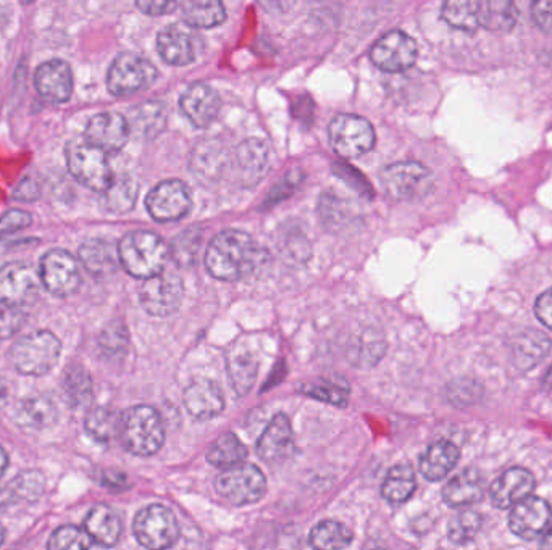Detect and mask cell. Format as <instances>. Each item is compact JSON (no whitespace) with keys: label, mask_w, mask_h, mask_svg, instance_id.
<instances>
[{"label":"cell","mask_w":552,"mask_h":550,"mask_svg":"<svg viewBox=\"0 0 552 550\" xmlns=\"http://www.w3.org/2000/svg\"><path fill=\"white\" fill-rule=\"evenodd\" d=\"M136 5L141 12L151 17L167 15L175 9L176 0H136Z\"/></svg>","instance_id":"obj_53"},{"label":"cell","mask_w":552,"mask_h":550,"mask_svg":"<svg viewBox=\"0 0 552 550\" xmlns=\"http://www.w3.org/2000/svg\"><path fill=\"white\" fill-rule=\"evenodd\" d=\"M535 313L538 320L543 323L548 330L552 331V288L543 292L535 304Z\"/></svg>","instance_id":"obj_54"},{"label":"cell","mask_w":552,"mask_h":550,"mask_svg":"<svg viewBox=\"0 0 552 550\" xmlns=\"http://www.w3.org/2000/svg\"><path fill=\"white\" fill-rule=\"evenodd\" d=\"M41 275L30 263L13 262L0 270V302L12 307H25L38 299Z\"/></svg>","instance_id":"obj_11"},{"label":"cell","mask_w":552,"mask_h":550,"mask_svg":"<svg viewBox=\"0 0 552 550\" xmlns=\"http://www.w3.org/2000/svg\"><path fill=\"white\" fill-rule=\"evenodd\" d=\"M541 546L546 547V549H552V523L549 526L548 531L541 536Z\"/></svg>","instance_id":"obj_58"},{"label":"cell","mask_w":552,"mask_h":550,"mask_svg":"<svg viewBox=\"0 0 552 550\" xmlns=\"http://www.w3.org/2000/svg\"><path fill=\"white\" fill-rule=\"evenodd\" d=\"M126 346V333L120 323H113L110 328L104 331L101 336V347H104L107 352H120Z\"/></svg>","instance_id":"obj_51"},{"label":"cell","mask_w":552,"mask_h":550,"mask_svg":"<svg viewBox=\"0 0 552 550\" xmlns=\"http://www.w3.org/2000/svg\"><path fill=\"white\" fill-rule=\"evenodd\" d=\"M184 297L183 281L173 273H159L144 281L139 299L147 313L168 317L178 310Z\"/></svg>","instance_id":"obj_12"},{"label":"cell","mask_w":552,"mask_h":550,"mask_svg":"<svg viewBox=\"0 0 552 550\" xmlns=\"http://www.w3.org/2000/svg\"><path fill=\"white\" fill-rule=\"evenodd\" d=\"M157 70L141 55L122 54L113 60L107 75V88L113 96H131L154 83Z\"/></svg>","instance_id":"obj_10"},{"label":"cell","mask_w":552,"mask_h":550,"mask_svg":"<svg viewBox=\"0 0 552 550\" xmlns=\"http://www.w3.org/2000/svg\"><path fill=\"white\" fill-rule=\"evenodd\" d=\"M485 496V480L477 470H464L454 476L443 489V499L449 507L460 509L477 504Z\"/></svg>","instance_id":"obj_25"},{"label":"cell","mask_w":552,"mask_h":550,"mask_svg":"<svg viewBox=\"0 0 552 550\" xmlns=\"http://www.w3.org/2000/svg\"><path fill=\"white\" fill-rule=\"evenodd\" d=\"M184 405L197 420H210L225 410V396L215 381L197 380L184 391Z\"/></svg>","instance_id":"obj_23"},{"label":"cell","mask_w":552,"mask_h":550,"mask_svg":"<svg viewBox=\"0 0 552 550\" xmlns=\"http://www.w3.org/2000/svg\"><path fill=\"white\" fill-rule=\"evenodd\" d=\"M118 257L131 276L147 280L164 271L168 247L164 239L151 231H133L118 244Z\"/></svg>","instance_id":"obj_2"},{"label":"cell","mask_w":552,"mask_h":550,"mask_svg":"<svg viewBox=\"0 0 552 550\" xmlns=\"http://www.w3.org/2000/svg\"><path fill=\"white\" fill-rule=\"evenodd\" d=\"M478 10L480 0H444L443 18L452 28L473 33L480 28Z\"/></svg>","instance_id":"obj_38"},{"label":"cell","mask_w":552,"mask_h":550,"mask_svg":"<svg viewBox=\"0 0 552 550\" xmlns=\"http://www.w3.org/2000/svg\"><path fill=\"white\" fill-rule=\"evenodd\" d=\"M13 500H15V497H13L10 486H7V488H0V509H4L7 505L12 504Z\"/></svg>","instance_id":"obj_56"},{"label":"cell","mask_w":552,"mask_h":550,"mask_svg":"<svg viewBox=\"0 0 552 550\" xmlns=\"http://www.w3.org/2000/svg\"><path fill=\"white\" fill-rule=\"evenodd\" d=\"M519 20L514 0H480L478 25L493 33L511 31Z\"/></svg>","instance_id":"obj_30"},{"label":"cell","mask_w":552,"mask_h":550,"mask_svg":"<svg viewBox=\"0 0 552 550\" xmlns=\"http://www.w3.org/2000/svg\"><path fill=\"white\" fill-rule=\"evenodd\" d=\"M415 473L409 465H398L391 468L386 475L383 486H381V494L388 502L393 504H402L412 497L415 492Z\"/></svg>","instance_id":"obj_37"},{"label":"cell","mask_w":552,"mask_h":550,"mask_svg":"<svg viewBox=\"0 0 552 550\" xmlns=\"http://www.w3.org/2000/svg\"><path fill=\"white\" fill-rule=\"evenodd\" d=\"M9 486L15 500H30V502H33V500L39 499L42 492H44L46 480H44L41 471H23Z\"/></svg>","instance_id":"obj_46"},{"label":"cell","mask_w":552,"mask_h":550,"mask_svg":"<svg viewBox=\"0 0 552 550\" xmlns=\"http://www.w3.org/2000/svg\"><path fill=\"white\" fill-rule=\"evenodd\" d=\"M63 392L67 396L68 402L73 407H81L88 404L92 396V381L88 371L81 365H70L65 370L62 380Z\"/></svg>","instance_id":"obj_40"},{"label":"cell","mask_w":552,"mask_h":550,"mask_svg":"<svg viewBox=\"0 0 552 550\" xmlns=\"http://www.w3.org/2000/svg\"><path fill=\"white\" fill-rule=\"evenodd\" d=\"M247 459V449L241 439L233 433L222 434L217 441L209 447L207 452V460L214 467L233 468L236 465H241Z\"/></svg>","instance_id":"obj_36"},{"label":"cell","mask_w":552,"mask_h":550,"mask_svg":"<svg viewBox=\"0 0 552 550\" xmlns=\"http://www.w3.org/2000/svg\"><path fill=\"white\" fill-rule=\"evenodd\" d=\"M226 370L236 394L246 396L254 388L259 370L254 350L243 342H236L226 354Z\"/></svg>","instance_id":"obj_24"},{"label":"cell","mask_w":552,"mask_h":550,"mask_svg":"<svg viewBox=\"0 0 552 550\" xmlns=\"http://www.w3.org/2000/svg\"><path fill=\"white\" fill-rule=\"evenodd\" d=\"M84 530L88 531L94 542L107 547L115 546L122 534V521L117 512L107 505H96L84 520Z\"/></svg>","instance_id":"obj_31"},{"label":"cell","mask_w":552,"mask_h":550,"mask_svg":"<svg viewBox=\"0 0 552 550\" xmlns=\"http://www.w3.org/2000/svg\"><path fill=\"white\" fill-rule=\"evenodd\" d=\"M302 392L306 396L314 397V399L323 400L328 404L344 407L348 404L349 386L344 380H320L315 383L302 386Z\"/></svg>","instance_id":"obj_43"},{"label":"cell","mask_w":552,"mask_h":550,"mask_svg":"<svg viewBox=\"0 0 552 550\" xmlns=\"http://www.w3.org/2000/svg\"><path fill=\"white\" fill-rule=\"evenodd\" d=\"M62 344L51 331L28 334L10 350L13 365L23 375H46L59 362Z\"/></svg>","instance_id":"obj_4"},{"label":"cell","mask_w":552,"mask_h":550,"mask_svg":"<svg viewBox=\"0 0 552 550\" xmlns=\"http://www.w3.org/2000/svg\"><path fill=\"white\" fill-rule=\"evenodd\" d=\"M80 260L89 273L104 278L117 271L120 257H118V249H115L112 242L91 239L80 247Z\"/></svg>","instance_id":"obj_29"},{"label":"cell","mask_w":552,"mask_h":550,"mask_svg":"<svg viewBox=\"0 0 552 550\" xmlns=\"http://www.w3.org/2000/svg\"><path fill=\"white\" fill-rule=\"evenodd\" d=\"M30 225V213L23 212V210H10L0 217V234L17 233Z\"/></svg>","instance_id":"obj_50"},{"label":"cell","mask_w":552,"mask_h":550,"mask_svg":"<svg viewBox=\"0 0 552 550\" xmlns=\"http://www.w3.org/2000/svg\"><path fill=\"white\" fill-rule=\"evenodd\" d=\"M4 539H5L4 526L0 525V546H2V544H4Z\"/></svg>","instance_id":"obj_60"},{"label":"cell","mask_w":552,"mask_h":550,"mask_svg":"<svg viewBox=\"0 0 552 550\" xmlns=\"http://www.w3.org/2000/svg\"><path fill=\"white\" fill-rule=\"evenodd\" d=\"M134 536L147 549H168L180 538V526L172 510L164 505H149L136 515Z\"/></svg>","instance_id":"obj_8"},{"label":"cell","mask_w":552,"mask_h":550,"mask_svg":"<svg viewBox=\"0 0 552 550\" xmlns=\"http://www.w3.org/2000/svg\"><path fill=\"white\" fill-rule=\"evenodd\" d=\"M196 34L186 26H168L157 38V50L168 65L184 67L194 62L197 55Z\"/></svg>","instance_id":"obj_20"},{"label":"cell","mask_w":552,"mask_h":550,"mask_svg":"<svg viewBox=\"0 0 552 550\" xmlns=\"http://www.w3.org/2000/svg\"><path fill=\"white\" fill-rule=\"evenodd\" d=\"M512 357L520 370H532L548 355L551 339L538 330H525L511 344Z\"/></svg>","instance_id":"obj_28"},{"label":"cell","mask_w":552,"mask_h":550,"mask_svg":"<svg viewBox=\"0 0 552 550\" xmlns=\"http://www.w3.org/2000/svg\"><path fill=\"white\" fill-rule=\"evenodd\" d=\"M94 546V539L89 536L88 531L80 530L76 526H62L52 534L49 541V549L52 550H83L91 549Z\"/></svg>","instance_id":"obj_45"},{"label":"cell","mask_w":552,"mask_h":550,"mask_svg":"<svg viewBox=\"0 0 552 550\" xmlns=\"http://www.w3.org/2000/svg\"><path fill=\"white\" fill-rule=\"evenodd\" d=\"M59 417L54 400L46 396H33L21 400L15 410V421L23 430H46Z\"/></svg>","instance_id":"obj_27"},{"label":"cell","mask_w":552,"mask_h":550,"mask_svg":"<svg viewBox=\"0 0 552 550\" xmlns=\"http://www.w3.org/2000/svg\"><path fill=\"white\" fill-rule=\"evenodd\" d=\"M165 123H167V113L164 105L159 102H146L139 105L131 110L130 120H128L130 131L146 139L155 138L157 134L162 133Z\"/></svg>","instance_id":"obj_34"},{"label":"cell","mask_w":552,"mask_h":550,"mask_svg":"<svg viewBox=\"0 0 552 550\" xmlns=\"http://www.w3.org/2000/svg\"><path fill=\"white\" fill-rule=\"evenodd\" d=\"M9 465V457H7V452H5L2 447H0V475L4 473L5 468Z\"/></svg>","instance_id":"obj_59"},{"label":"cell","mask_w":552,"mask_h":550,"mask_svg":"<svg viewBox=\"0 0 552 550\" xmlns=\"http://www.w3.org/2000/svg\"><path fill=\"white\" fill-rule=\"evenodd\" d=\"M191 205V192L180 180H168L157 184L146 199V207L151 217L160 223L181 220L188 215Z\"/></svg>","instance_id":"obj_14"},{"label":"cell","mask_w":552,"mask_h":550,"mask_svg":"<svg viewBox=\"0 0 552 550\" xmlns=\"http://www.w3.org/2000/svg\"><path fill=\"white\" fill-rule=\"evenodd\" d=\"M120 438L131 454L138 457L157 454L164 446V421L149 405H138L128 410L120 420Z\"/></svg>","instance_id":"obj_3"},{"label":"cell","mask_w":552,"mask_h":550,"mask_svg":"<svg viewBox=\"0 0 552 550\" xmlns=\"http://www.w3.org/2000/svg\"><path fill=\"white\" fill-rule=\"evenodd\" d=\"M39 197V186L36 181L33 180H23L15 189V194H13V199L25 200V202H31V200H36Z\"/></svg>","instance_id":"obj_55"},{"label":"cell","mask_w":552,"mask_h":550,"mask_svg":"<svg viewBox=\"0 0 552 550\" xmlns=\"http://www.w3.org/2000/svg\"><path fill=\"white\" fill-rule=\"evenodd\" d=\"M128 136V120L118 113L105 112L99 113L89 121L84 138L104 152H118L125 146Z\"/></svg>","instance_id":"obj_18"},{"label":"cell","mask_w":552,"mask_h":550,"mask_svg":"<svg viewBox=\"0 0 552 550\" xmlns=\"http://www.w3.org/2000/svg\"><path fill=\"white\" fill-rule=\"evenodd\" d=\"M39 275L47 291L55 296H70L80 288V268L75 257L67 250L55 249L47 252L42 257Z\"/></svg>","instance_id":"obj_13"},{"label":"cell","mask_w":552,"mask_h":550,"mask_svg":"<svg viewBox=\"0 0 552 550\" xmlns=\"http://www.w3.org/2000/svg\"><path fill=\"white\" fill-rule=\"evenodd\" d=\"M199 246H201V234L197 231L181 234L180 238H176L175 247H173L176 262L183 263V265L193 263L196 260Z\"/></svg>","instance_id":"obj_48"},{"label":"cell","mask_w":552,"mask_h":550,"mask_svg":"<svg viewBox=\"0 0 552 550\" xmlns=\"http://www.w3.org/2000/svg\"><path fill=\"white\" fill-rule=\"evenodd\" d=\"M239 176L246 184H256L268 167V147L259 139H247L236 152Z\"/></svg>","instance_id":"obj_32"},{"label":"cell","mask_w":552,"mask_h":550,"mask_svg":"<svg viewBox=\"0 0 552 550\" xmlns=\"http://www.w3.org/2000/svg\"><path fill=\"white\" fill-rule=\"evenodd\" d=\"M532 17L541 31L552 34V0H533Z\"/></svg>","instance_id":"obj_52"},{"label":"cell","mask_w":552,"mask_h":550,"mask_svg":"<svg viewBox=\"0 0 552 550\" xmlns=\"http://www.w3.org/2000/svg\"><path fill=\"white\" fill-rule=\"evenodd\" d=\"M328 139L336 154L344 159H356L375 146V130L365 118L344 113L331 121Z\"/></svg>","instance_id":"obj_7"},{"label":"cell","mask_w":552,"mask_h":550,"mask_svg":"<svg viewBox=\"0 0 552 550\" xmlns=\"http://www.w3.org/2000/svg\"><path fill=\"white\" fill-rule=\"evenodd\" d=\"M68 168L76 180L92 191L104 192L112 184V168L107 152L94 146L88 139H75L65 150Z\"/></svg>","instance_id":"obj_5"},{"label":"cell","mask_w":552,"mask_h":550,"mask_svg":"<svg viewBox=\"0 0 552 550\" xmlns=\"http://www.w3.org/2000/svg\"><path fill=\"white\" fill-rule=\"evenodd\" d=\"M294 438L291 421L285 413H278L268 423L257 441V454L268 463L283 462L293 454Z\"/></svg>","instance_id":"obj_19"},{"label":"cell","mask_w":552,"mask_h":550,"mask_svg":"<svg viewBox=\"0 0 552 550\" xmlns=\"http://www.w3.org/2000/svg\"><path fill=\"white\" fill-rule=\"evenodd\" d=\"M26 315L21 307L4 305L0 309V339L12 338L25 323Z\"/></svg>","instance_id":"obj_49"},{"label":"cell","mask_w":552,"mask_h":550,"mask_svg":"<svg viewBox=\"0 0 552 550\" xmlns=\"http://www.w3.org/2000/svg\"><path fill=\"white\" fill-rule=\"evenodd\" d=\"M23 2H25V4H31V2H33V0H23Z\"/></svg>","instance_id":"obj_61"},{"label":"cell","mask_w":552,"mask_h":550,"mask_svg":"<svg viewBox=\"0 0 552 550\" xmlns=\"http://www.w3.org/2000/svg\"><path fill=\"white\" fill-rule=\"evenodd\" d=\"M386 342L377 330L360 331L348 346V360L360 368L373 367L385 355Z\"/></svg>","instance_id":"obj_33"},{"label":"cell","mask_w":552,"mask_h":550,"mask_svg":"<svg viewBox=\"0 0 552 550\" xmlns=\"http://www.w3.org/2000/svg\"><path fill=\"white\" fill-rule=\"evenodd\" d=\"M320 215L327 226H341L349 218V207L346 200L335 194H325L320 202Z\"/></svg>","instance_id":"obj_47"},{"label":"cell","mask_w":552,"mask_h":550,"mask_svg":"<svg viewBox=\"0 0 552 550\" xmlns=\"http://www.w3.org/2000/svg\"><path fill=\"white\" fill-rule=\"evenodd\" d=\"M351 542V530L338 521H322L310 533V546L315 549H344Z\"/></svg>","instance_id":"obj_41"},{"label":"cell","mask_w":552,"mask_h":550,"mask_svg":"<svg viewBox=\"0 0 552 550\" xmlns=\"http://www.w3.org/2000/svg\"><path fill=\"white\" fill-rule=\"evenodd\" d=\"M419 57V47L409 34L391 31L375 42L370 59L380 70L401 73L414 67Z\"/></svg>","instance_id":"obj_15"},{"label":"cell","mask_w":552,"mask_h":550,"mask_svg":"<svg viewBox=\"0 0 552 550\" xmlns=\"http://www.w3.org/2000/svg\"><path fill=\"white\" fill-rule=\"evenodd\" d=\"M270 254L244 231L226 230L215 236L205 254L210 275L222 281L251 278L264 270Z\"/></svg>","instance_id":"obj_1"},{"label":"cell","mask_w":552,"mask_h":550,"mask_svg":"<svg viewBox=\"0 0 552 550\" xmlns=\"http://www.w3.org/2000/svg\"><path fill=\"white\" fill-rule=\"evenodd\" d=\"M483 525V517L473 510L457 513L449 521L448 536L454 544H467L477 538Z\"/></svg>","instance_id":"obj_44"},{"label":"cell","mask_w":552,"mask_h":550,"mask_svg":"<svg viewBox=\"0 0 552 550\" xmlns=\"http://www.w3.org/2000/svg\"><path fill=\"white\" fill-rule=\"evenodd\" d=\"M222 100L209 84L189 86L181 96V110L197 128H205L217 118Z\"/></svg>","instance_id":"obj_22"},{"label":"cell","mask_w":552,"mask_h":550,"mask_svg":"<svg viewBox=\"0 0 552 550\" xmlns=\"http://www.w3.org/2000/svg\"><path fill=\"white\" fill-rule=\"evenodd\" d=\"M551 523V505L540 497H525L512 507L509 515V528L512 533L528 541L541 538Z\"/></svg>","instance_id":"obj_16"},{"label":"cell","mask_w":552,"mask_h":550,"mask_svg":"<svg viewBox=\"0 0 552 550\" xmlns=\"http://www.w3.org/2000/svg\"><path fill=\"white\" fill-rule=\"evenodd\" d=\"M218 494L233 505L256 504L267 491V480L256 465L226 468L215 481Z\"/></svg>","instance_id":"obj_9"},{"label":"cell","mask_w":552,"mask_h":550,"mask_svg":"<svg viewBox=\"0 0 552 550\" xmlns=\"http://www.w3.org/2000/svg\"><path fill=\"white\" fill-rule=\"evenodd\" d=\"M138 196V186L128 176L113 178L112 184L105 189L102 204L112 213L130 212Z\"/></svg>","instance_id":"obj_39"},{"label":"cell","mask_w":552,"mask_h":550,"mask_svg":"<svg viewBox=\"0 0 552 550\" xmlns=\"http://www.w3.org/2000/svg\"><path fill=\"white\" fill-rule=\"evenodd\" d=\"M86 431L97 442H110L113 436L120 431V420L117 412L109 407H96L86 417Z\"/></svg>","instance_id":"obj_42"},{"label":"cell","mask_w":552,"mask_h":550,"mask_svg":"<svg viewBox=\"0 0 552 550\" xmlns=\"http://www.w3.org/2000/svg\"><path fill=\"white\" fill-rule=\"evenodd\" d=\"M34 83H36V89L41 97L49 102H54V104H62L72 97V70L62 60L42 63L36 71Z\"/></svg>","instance_id":"obj_21"},{"label":"cell","mask_w":552,"mask_h":550,"mask_svg":"<svg viewBox=\"0 0 552 550\" xmlns=\"http://www.w3.org/2000/svg\"><path fill=\"white\" fill-rule=\"evenodd\" d=\"M183 18L191 28H215L226 18L222 0H186Z\"/></svg>","instance_id":"obj_35"},{"label":"cell","mask_w":552,"mask_h":550,"mask_svg":"<svg viewBox=\"0 0 552 550\" xmlns=\"http://www.w3.org/2000/svg\"><path fill=\"white\" fill-rule=\"evenodd\" d=\"M535 486V476L530 471L520 467L511 468L491 484L490 499L498 509H512L520 500L532 496Z\"/></svg>","instance_id":"obj_17"},{"label":"cell","mask_w":552,"mask_h":550,"mask_svg":"<svg viewBox=\"0 0 552 550\" xmlns=\"http://www.w3.org/2000/svg\"><path fill=\"white\" fill-rule=\"evenodd\" d=\"M460 459L459 447L451 441L433 442L420 459V473L428 481H441L456 468Z\"/></svg>","instance_id":"obj_26"},{"label":"cell","mask_w":552,"mask_h":550,"mask_svg":"<svg viewBox=\"0 0 552 550\" xmlns=\"http://www.w3.org/2000/svg\"><path fill=\"white\" fill-rule=\"evenodd\" d=\"M381 186L391 199L414 202L430 194L433 176L422 163L399 162L381 173Z\"/></svg>","instance_id":"obj_6"},{"label":"cell","mask_w":552,"mask_h":550,"mask_svg":"<svg viewBox=\"0 0 552 550\" xmlns=\"http://www.w3.org/2000/svg\"><path fill=\"white\" fill-rule=\"evenodd\" d=\"M9 396V384L0 376V409H4V405L7 404V400H9Z\"/></svg>","instance_id":"obj_57"}]
</instances>
